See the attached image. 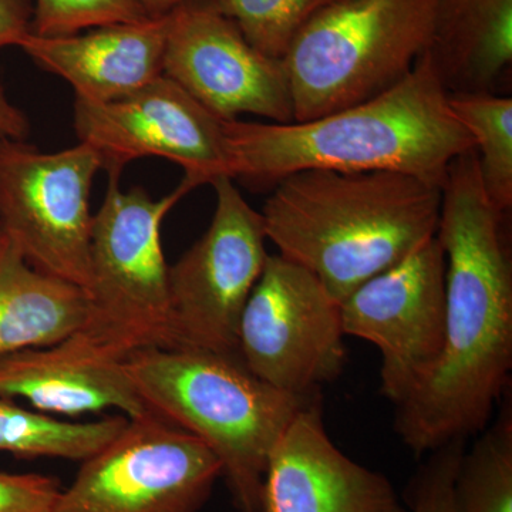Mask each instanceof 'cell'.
<instances>
[{
	"instance_id": "6da1fadb",
	"label": "cell",
	"mask_w": 512,
	"mask_h": 512,
	"mask_svg": "<svg viewBox=\"0 0 512 512\" xmlns=\"http://www.w3.org/2000/svg\"><path fill=\"white\" fill-rule=\"evenodd\" d=\"M439 237L446 255V339L433 375L397 406V434L416 456L477 436L510 387L512 265L503 215L488 200L476 150L444 181Z\"/></svg>"
},
{
	"instance_id": "7a4b0ae2",
	"label": "cell",
	"mask_w": 512,
	"mask_h": 512,
	"mask_svg": "<svg viewBox=\"0 0 512 512\" xmlns=\"http://www.w3.org/2000/svg\"><path fill=\"white\" fill-rule=\"evenodd\" d=\"M232 178L276 184L303 170L393 171L443 187L448 168L473 150L429 53L372 99L292 123L224 120Z\"/></svg>"
},
{
	"instance_id": "3957f363",
	"label": "cell",
	"mask_w": 512,
	"mask_h": 512,
	"mask_svg": "<svg viewBox=\"0 0 512 512\" xmlns=\"http://www.w3.org/2000/svg\"><path fill=\"white\" fill-rule=\"evenodd\" d=\"M440 185L393 171H298L275 184L262 220L279 255L308 269L336 301L439 231Z\"/></svg>"
},
{
	"instance_id": "277c9868",
	"label": "cell",
	"mask_w": 512,
	"mask_h": 512,
	"mask_svg": "<svg viewBox=\"0 0 512 512\" xmlns=\"http://www.w3.org/2000/svg\"><path fill=\"white\" fill-rule=\"evenodd\" d=\"M124 367L151 413L220 458L238 511L261 512L269 454L296 413L318 396L301 399L276 390L238 357L207 350H141Z\"/></svg>"
},
{
	"instance_id": "5b68a950",
	"label": "cell",
	"mask_w": 512,
	"mask_h": 512,
	"mask_svg": "<svg viewBox=\"0 0 512 512\" xmlns=\"http://www.w3.org/2000/svg\"><path fill=\"white\" fill-rule=\"evenodd\" d=\"M194 188L184 178L153 200L140 187L121 190L120 174H109L106 197L93 215L86 320L72 335L83 345L121 362L141 350L173 348L161 225Z\"/></svg>"
},
{
	"instance_id": "8992f818",
	"label": "cell",
	"mask_w": 512,
	"mask_h": 512,
	"mask_svg": "<svg viewBox=\"0 0 512 512\" xmlns=\"http://www.w3.org/2000/svg\"><path fill=\"white\" fill-rule=\"evenodd\" d=\"M439 0H338L313 16L284 57L293 121L386 92L429 50Z\"/></svg>"
},
{
	"instance_id": "52a82bcc",
	"label": "cell",
	"mask_w": 512,
	"mask_h": 512,
	"mask_svg": "<svg viewBox=\"0 0 512 512\" xmlns=\"http://www.w3.org/2000/svg\"><path fill=\"white\" fill-rule=\"evenodd\" d=\"M99 170V154L83 143L46 154L0 138L2 234L37 271L84 292L90 282V191Z\"/></svg>"
},
{
	"instance_id": "ba28073f",
	"label": "cell",
	"mask_w": 512,
	"mask_h": 512,
	"mask_svg": "<svg viewBox=\"0 0 512 512\" xmlns=\"http://www.w3.org/2000/svg\"><path fill=\"white\" fill-rule=\"evenodd\" d=\"M340 302L303 266L268 255L238 328L242 365L301 399L319 396L346 365Z\"/></svg>"
},
{
	"instance_id": "9c48e42d",
	"label": "cell",
	"mask_w": 512,
	"mask_h": 512,
	"mask_svg": "<svg viewBox=\"0 0 512 512\" xmlns=\"http://www.w3.org/2000/svg\"><path fill=\"white\" fill-rule=\"evenodd\" d=\"M234 178L212 183L217 205L204 235L168 268L173 348L238 357L242 311L268 252L264 220ZM241 360V359H239Z\"/></svg>"
},
{
	"instance_id": "30bf717a",
	"label": "cell",
	"mask_w": 512,
	"mask_h": 512,
	"mask_svg": "<svg viewBox=\"0 0 512 512\" xmlns=\"http://www.w3.org/2000/svg\"><path fill=\"white\" fill-rule=\"evenodd\" d=\"M220 477L211 448L150 412L82 461L53 512H200Z\"/></svg>"
},
{
	"instance_id": "8fae6325",
	"label": "cell",
	"mask_w": 512,
	"mask_h": 512,
	"mask_svg": "<svg viewBox=\"0 0 512 512\" xmlns=\"http://www.w3.org/2000/svg\"><path fill=\"white\" fill-rule=\"evenodd\" d=\"M343 332L380 352V393L394 406L429 380L446 339V255L427 239L340 302Z\"/></svg>"
},
{
	"instance_id": "7c38bea8",
	"label": "cell",
	"mask_w": 512,
	"mask_h": 512,
	"mask_svg": "<svg viewBox=\"0 0 512 512\" xmlns=\"http://www.w3.org/2000/svg\"><path fill=\"white\" fill-rule=\"evenodd\" d=\"M74 130L109 174L138 158L161 157L181 165L195 187L232 178L224 120L164 74L120 100L74 101Z\"/></svg>"
},
{
	"instance_id": "4fadbf2b",
	"label": "cell",
	"mask_w": 512,
	"mask_h": 512,
	"mask_svg": "<svg viewBox=\"0 0 512 512\" xmlns=\"http://www.w3.org/2000/svg\"><path fill=\"white\" fill-rule=\"evenodd\" d=\"M164 76L221 120L254 114L272 123L293 121L284 60L262 55L208 0L170 13Z\"/></svg>"
},
{
	"instance_id": "5bb4252c",
	"label": "cell",
	"mask_w": 512,
	"mask_h": 512,
	"mask_svg": "<svg viewBox=\"0 0 512 512\" xmlns=\"http://www.w3.org/2000/svg\"><path fill=\"white\" fill-rule=\"evenodd\" d=\"M261 512H410L389 478L330 440L322 396L305 404L269 454Z\"/></svg>"
},
{
	"instance_id": "9a60e30c",
	"label": "cell",
	"mask_w": 512,
	"mask_h": 512,
	"mask_svg": "<svg viewBox=\"0 0 512 512\" xmlns=\"http://www.w3.org/2000/svg\"><path fill=\"white\" fill-rule=\"evenodd\" d=\"M168 25L170 13L77 35L30 33L19 47L40 69L66 80L76 100L110 103L163 76Z\"/></svg>"
},
{
	"instance_id": "2e32d148",
	"label": "cell",
	"mask_w": 512,
	"mask_h": 512,
	"mask_svg": "<svg viewBox=\"0 0 512 512\" xmlns=\"http://www.w3.org/2000/svg\"><path fill=\"white\" fill-rule=\"evenodd\" d=\"M0 397L23 399L37 412L64 416L116 409L138 419L150 413L124 362L101 355L74 336L0 357Z\"/></svg>"
},
{
	"instance_id": "e0dca14e",
	"label": "cell",
	"mask_w": 512,
	"mask_h": 512,
	"mask_svg": "<svg viewBox=\"0 0 512 512\" xmlns=\"http://www.w3.org/2000/svg\"><path fill=\"white\" fill-rule=\"evenodd\" d=\"M427 53L448 94L491 92L512 60V0H439Z\"/></svg>"
},
{
	"instance_id": "ac0fdd59",
	"label": "cell",
	"mask_w": 512,
	"mask_h": 512,
	"mask_svg": "<svg viewBox=\"0 0 512 512\" xmlns=\"http://www.w3.org/2000/svg\"><path fill=\"white\" fill-rule=\"evenodd\" d=\"M87 296L79 286L30 266L0 237V357L45 348L82 328Z\"/></svg>"
},
{
	"instance_id": "d6986e66",
	"label": "cell",
	"mask_w": 512,
	"mask_h": 512,
	"mask_svg": "<svg viewBox=\"0 0 512 512\" xmlns=\"http://www.w3.org/2000/svg\"><path fill=\"white\" fill-rule=\"evenodd\" d=\"M127 423L121 414L97 421L59 420L0 397V451L20 458L84 461L116 439Z\"/></svg>"
},
{
	"instance_id": "ffe728a7",
	"label": "cell",
	"mask_w": 512,
	"mask_h": 512,
	"mask_svg": "<svg viewBox=\"0 0 512 512\" xmlns=\"http://www.w3.org/2000/svg\"><path fill=\"white\" fill-rule=\"evenodd\" d=\"M454 116L473 137L485 195L498 211L512 205V99L491 92L448 94Z\"/></svg>"
},
{
	"instance_id": "44dd1931",
	"label": "cell",
	"mask_w": 512,
	"mask_h": 512,
	"mask_svg": "<svg viewBox=\"0 0 512 512\" xmlns=\"http://www.w3.org/2000/svg\"><path fill=\"white\" fill-rule=\"evenodd\" d=\"M453 512H512V406L464 451L453 485Z\"/></svg>"
},
{
	"instance_id": "7402d4cb",
	"label": "cell",
	"mask_w": 512,
	"mask_h": 512,
	"mask_svg": "<svg viewBox=\"0 0 512 512\" xmlns=\"http://www.w3.org/2000/svg\"><path fill=\"white\" fill-rule=\"evenodd\" d=\"M262 55L284 60L313 16L338 0H208Z\"/></svg>"
},
{
	"instance_id": "603a6c76",
	"label": "cell",
	"mask_w": 512,
	"mask_h": 512,
	"mask_svg": "<svg viewBox=\"0 0 512 512\" xmlns=\"http://www.w3.org/2000/svg\"><path fill=\"white\" fill-rule=\"evenodd\" d=\"M148 18L141 0H35L32 33L40 37L70 36Z\"/></svg>"
},
{
	"instance_id": "cb8c5ba5",
	"label": "cell",
	"mask_w": 512,
	"mask_h": 512,
	"mask_svg": "<svg viewBox=\"0 0 512 512\" xmlns=\"http://www.w3.org/2000/svg\"><path fill=\"white\" fill-rule=\"evenodd\" d=\"M466 441H450L431 451L410 484V512H453V485Z\"/></svg>"
},
{
	"instance_id": "d4e9b609",
	"label": "cell",
	"mask_w": 512,
	"mask_h": 512,
	"mask_svg": "<svg viewBox=\"0 0 512 512\" xmlns=\"http://www.w3.org/2000/svg\"><path fill=\"white\" fill-rule=\"evenodd\" d=\"M60 493L55 477L0 471V512H53Z\"/></svg>"
},
{
	"instance_id": "484cf974",
	"label": "cell",
	"mask_w": 512,
	"mask_h": 512,
	"mask_svg": "<svg viewBox=\"0 0 512 512\" xmlns=\"http://www.w3.org/2000/svg\"><path fill=\"white\" fill-rule=\"evenodd\" d=\"M32 0H0V50L19 47L32 33Z\"/></svg>"
},
{
	"instance_id": "4316f807",
	"label": "cell",
	"mask_w": 512,
	"mask_h": 512,
	"mask_svg": "<svg viewBox=\"0 0 512 512\" xmlns=\"http://www.w3.org/2000/svg\"><path fill=\"white\" fill-rule=\"evenodd\" d=\"M29 128L28 117L9 100L5 90L0 86V138L25 141Z\"/></svg>"
},
{
	"instance_id": "83f0119b",
	"label": "cell",
	"mask_w": 512,
	"mask_h": 512,
	"mask_svg": "<svg viewBox=\"0 0 512 512\" xmlns=\"http://www.w3.org/2000/svg\"><path fill=\"white\" fill-rule=\"evenodd\" d=\"M150 18H160L187 3L200 2V0H141Z\"/></svg>"
},
{
	"instance_id": "f1b7e54d",
	"label": "cell",
	"mask_w": 512,
	"mask_h": 512,
	"mask_svg": "<svg viewBox=\"0 0 512 512\" xmlns=\"http://www.w3.org/2000/svg\"><path fill=\"white\" fill-rule=\"evenodd\" d=\"M0 237H2V227H0Z\"/></svg>"
},
{
	"instance_id": "f546056e",
	"label": "cell",
	"mask_w": 512,
	"mask_h": 512,
	"mask_svg": "<svg viewBox=\"0 0 512 512\" xmlns=\"http://www.w3.org/2000/svg\"><path fill=\"white\" fill-rule=\"evenodd\" d=\"M238 512H247V511H238Z\"/></svg>"
}]
</instances>
